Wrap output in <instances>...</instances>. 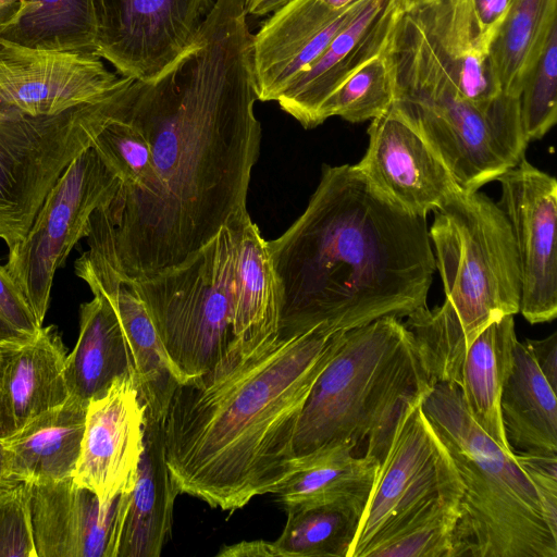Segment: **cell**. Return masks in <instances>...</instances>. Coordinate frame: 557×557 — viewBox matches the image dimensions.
<instances>
[{
  "label": "cell",
  "mask_w": 557,
  "mask_h": 557,
  "mask_svg": "<svg viewBox=\"0 0 557 557\" xmlns=\"http://www.w3.org/2000/svg\"><path fill=\"white\" fill-rule=\"evenodd\" d=\"M246 0H215L194 45L165 72L133 79L128 115L150 171L90 218L89 249L126 281L191 259L247 212L261 126Z\"/></svg>",
  "instance_id": "cell-1"
},
{
  "label": "cell",
  "mask_w": 557,
  "mask_h": 557,
  "mask_svg": "<svg viewBox=\"0 0 557 557\" xmlns=\"http://www.w3.org/2000/svg\"><path fill=\"white\" fill-rule=\"evenodd\" d=\"M344 332L235 338L210 370L178 384L161 424L180 493L228 511L275 494L296 471L300 411Z\"/></svg>",
  "instance_id": "cell-2"
},
{
  "label": "cell",
  "mask_w": 557,
  "mask_h": 557,
  "mask_svg": "<svg viewBox=\"0 0 557 557\" xmlns=\"http://www.w3.org/2000/svg\"><path fill=\"white\" fill-rule=\"evenodd\" d=\"M267 245L284 337L408 317L426 306L436 270L426 218L350 164L323 165L305 211Z\"/></svg>",
  "instance_id": "cell-3"
},
{
  "label": "cell",
  "mask_w": 557,
  "mask_h": 557,
  "mask_svg": "<svg viewBox=\"0 0 557 557\" xmlns=\"http://www.w3.org/2000/svg\"><path fill=\"white\" fill-rule=\"evenodd\" d=\"M434 212L429 236L446 299L412 312L404 323L431 379L457 385L475 337L519 312V260L505 212L485 194L460 188Z\"/></svg>",
  "instance_id": "cell-4"
},
{
  "label": "cell",
  "mask_w": 557,
  "mask_h": 557,
  "mask_svg": "<svg viewBox=\"0 0 557 557\" xmlns=\"http://www.w3.org/2000/svg\"><path fill=\"white\" fill-rule=\"evenodd\" d=\"M433 381L413 334L387 315L344 332L300 411L295 461L319 449L348 444L355 454L383 460L405 408Z\"/></svg>",
  "instance_id": "cell-5"
},
{
  "label": "cell",
  "mask_w": 557,
  "mask_h": 557,
  "mask_svg": "<svg viewBox=\"0 0 557 557\" xmlns=\"http://www.w3.org/2000/svg\"><path fill=\"white\" fill-rule=\"evenodd\" d=\"M394 73L392 110L408 123L465 190L496 181L524 157L519 97L487 106L466 99L416 21L400 10L387 42Z\"/></svg>",
  "instance_id": "cell-6"
},
{
  "label": "cell",
  "mask_w": 557,
  "mask_h": 557,
  "mask_svg": "<svg viewBox=\"0 0 557 557\" xmlns=\"http://www.w3.org/2000/svg\"><path fill=\"white\" fill-rule=\"evenodd\" d=\"M421 407L462 482L457 557H557L533 483L472 419L459 387L433 382Z\"/></svg>",
  "instance_id": "cell-7"
},
{
  "label": "cell",
  "mask_w": 557,
  "mask_h": 557,
  "mask_svg": "<svg viewBox=\"0 0 557 557\" xmlns=\"http://www.w3.org/2000/svg\"><path fill=\"white\" fill-rule=\"evenodd\" d=\"M248 211L183 264L128 281L143 300L178 384L210 370L235 339L237 249Z\"/></svg>",
  "instance_id": "cell-8"
},
{
  "label": "cell",
  "mask_w": 557,
  "mask_h": 557,
  "mask_svg": "<svg viewBox=\"0 0 557 557\" xmlns=\"http://www.w3.org/2000/svg\"><path fill=\"white\" fill-rule=\"evenodd\" d=\"M120 95L45 119L0 120V239H23L63 170L91 147L113 117Z\"/></svg>",
  "instance_id": "cell-9"
},
{
  "label": "cell",
  "mask_w": 557,
  "mask_h": 557,
  "mask_svg": "<svg viewBox=\"0 0 557 557\" xmlns=\"http://www.w3.org/2000/svg\"><path fill=\"white\" fill-rule=\"evenodd\" d=\"M121 184L92 147L85 149L63 170L23 239L9 250L4 267L41 325L57 270L88 236L92 213L112 201Z\"/></svg>",
  "instance_id": "cell-10"
},
{
  "label": "cell",
  "mask_w": 557,
  "mask_h": 557,
  "mask_svg": "<svg viewBox=\"0 0 557 557\" xmlns=\"http://www.w3.org/2000/svg\"><path fill=\"white\" fill-rule=\"evenodd\" d=\"M422 396L412 400L397 421L348 557H363L431 500L462 497V482L422 410Z\"/></svg>",
  "instance_id": "cell-11"
},
{
  "label": "cell",
  "mask_w": 557,
  "mask_h": 557,
  "mask_svg": "<svg viewBox=\"0 0 557 557\" xmlns=\"http://www.w3.org/2000/svg\"><path fill=\"white\" fill-rule=\"evenodd\" d=\"M97 55L123 77L147 82L195 42L212 0H95Z\"/></svg>",
  "instance_id": "cell-12"
},
{
  "label": "cell",
  "mask_w": 557,
  "mask_h": 557,
  "mask_svg": "<svg viewBox=\"0 0 557 557\" xmlns=\"http://www.w3.org/2000/svg\"><path fill=\"white\" fill-rule=\"evenodd\" d=\"M125 79L97 55L0 42V120L58 116L103 100Z\"/></svg>",
  "instance_id": "cell-13"
},
{
  "label": "cell",
  "mask_w": 557,
  "mask_h": 557,
  "mask_svg": "<svg viewBox=\"0 0 557 557\" xmlns=\"http://www.w3.org/2000/svg\"><path fill=\"white\" fill-rule=\"evenodd\" d=\"M496 181L519 260V311L531 324L550 322L557 315L556 178L523 157Z\"/></svg>",
  "instance_id": "cell-14"
},
{
  "label": "cell",
  "mask_w": 557,
  "mask_h": 557,
  "mask_svg": "<svg viewBox=\"0 0 557 557\" xmlns=\"http://www.w3.org/2000/svg\"><path fill=\"white\" fill-rule=\"evenodd\" d=\"M146 407L132 377L113 382L89 400L73 480L94 492L101 506L132 491L144 451Z\"/></svg>",
  "instance_id": "cell-15"
},
{
  "label": "cell",
  "mask_w": 557,
  "mask_h": 557,
  "mask_svg": "<svg viewBox=\"0 0 557 557\" xmlns=\"http://www.w3.org/2000/svg\"><path fill=\"white\" fill-rule=\"evenodd\" d=\"M364 156L355 164L384 196L426 218L460 187L424 139L392 109L372 119Z\"/></svg>",
  "instance_id": "cell-16"
},
{
  "label": "cell",
  "mask_w": 557,
  "mask_h": 557,
  "mask_svg": "<svg viewBox=\"0 0 557 557\" xmlns=\"http://www.w3.org/2000/svg\"><path fill=\"white\" fill-rule=\"evenodd\" d=\"M366 0L334 11L321 0H288L251 38L255 91L260 101H276L288 84L324 51Z\"/></svg>",
  "instance_id": "cell-17"
},
{
  "label": "cell",
  "mask_w": 557,
  "mask_h": 557,
  "mask_svg": "<svg viewBox=\"0 0 557 557\" xmlns=\"http://www.w3.org/2000/svg\"><path fill=\"white\" fill-rule=\"evenodd\" d=\"M398 0H366L324 51L276 100L305 128L320 125V109L351 74L386 47L400 12Z\"/></svg>",
  "instance_id": "cell-18"
},
{
  "label": "cell",
  "mask_w": 557,
  "mask_h": 557,
  "mask_svg": "<svg viewBox=\"0 0 557 557\" xmlns=\"http://www.w3.org/2000/svg\"><path fill=\"white\" fill-rule=\"evenodd\" d=\"M27 484L37 557H111L119 496L101 506L73 476Z\"/></svg>",
  "instance_id": "cell-19"
},
{
  "label": "cell",
  "mask_w": 557,
  "mask_h": 557,
  "mask_svg": "<svg viewBox=\"0 0 557 557\" xmlns=\"http://www.w3.org/2000/svg\"><path fill=\"white\" fill-rule=\"evenodd\" d=\"M74 270L91 292L104 294L112 302L128 342L132 380L146 416L162 422L178 382L143 300L128 281L90 249L75 260Z\"/></svg>",
  "instance_id": "cell-20"
},
{
  "label": "cell",
  "mask_w": 557,
  "mask_h": 557,
  "mask_svg": "<svg viewBox=\"0 0 557 557\" xmlns=\"http://www.w3.org/2000/svg\"><path fill=\"white\" fill-rule=\"evenodd\" d=\"M146 418L134 486L119 495L111 557H159L171 534L181 493L165 462L162 424Z\"/></svg>",
  "instance_id": "cell-21"
},
{
  "label": "cell",
  "mask_w": 557,
  "mask_h": 557,
  "mask_svg": "<svg viewBox=\"0 0 557 557\" xmlns=\"http://www.w3.org/2000/svg\"><path fill=\"white\" fill-rule=\"evenodd\" d=\"M66 357L55 325H42L27 343L0 346L2 438L69 399Z\"/></svg>",
  "instance_id": "cell-22"
},
{
  "label": "cell",
  "mask_w": 557,
  "mask_h": 557,
  "mask_svg": "<svg viewBox=\"0 0 557 557\" xmlns=\"http://www.w3.org/2000/svg\"><path fill=\"white\" fill-rule=\"evenodd\" d=\"M407 11L466 99L487 106L502 94L471 0H430Z\"/></svg>",
  "instance_id": "cell-23"
},
{
  "label": "cell",
  "mask_w": 557,
  "mask_h": 557,
  "mask_svg": "<svg viewBox=\"0 0 557 557\" xmlns=\"http://www.w3.org/2000/svg\"><path fill=\"white\" fill-rule=\"evenodd\" d=\"M94 298L79 307V334L65 361L70 397L84 404L102 396L113 382L132 377L128 342L109 298L92 292Z\"/></svg>",
  "instance_id": "cell-24"
},
{
  "label": "cell",
  "mask_w": 557,
  "mask_h": 557,
  "mask_svg": "<svg viewBox=\"0 0 557 557\" xmlns=\"http://www.w3.org/2000/svg\"><path fill=\"white\" fill-rule=\"evenodd\" d=\"M87 405L69 397L10 436L1 438L11 473L20 482L73 476L81 453Z\"/></svg>",
  "instance_id": "cell-25"
},
{
  "label": "cell",
  "mask_w": 557,
  "mask_h": 557,
  "mask_svg": "<svg viewBox=\"0 0 557 557\" xmlns=\"http://www.w3.org/2000/svg\"><path fill=\"white\" fill-rule=\"evenodd\" d=\"M500 417L513 453H557V399L525 343L517 341L503 385Z\"/></svg>",
  "instance_id": "cell-26"
},
{
  "label": "cell",
  "mask_w": 557,
  "mask_h": 557,
  "mask_svg": "<svg viewBox=\"0 0 557 557\" xmlns=\"http://www.w3.org/2000/svg\"><path fill=\"white\" fill-rule=\"evenodd\" d=\"M380 461L357 456L348 444L319 449L296 460V471L275 493L285 507L352 504L366 507Z\"/></svg>",
  "instance_id": "cell-27"
},
{
  "label": "cell",
  "mask_w": 557,
  "mask_h": 557,
  "mask_svg": "<svg viewBox=\"0 0 557 557\" xmlns=\"http://www.w3.org/2000/svg\"><path fill=\"white\" fill-rule=\"evenodd\" d=\"M97 33L95 0H20L0 23L1 44L46 52L97 55Z\"/></svg>",
  "instance_id": "cell-28"
},
{
  "label": "cell",
  "mask_w": 557,
  "mask_h": 557,
  "mask_svg": "<svg viewBox=\"0 0 557 557\" xmlns=\"http://www.w3.org/2000/svg\"><path fill=\"white\" fill-rule=\"evenodd\" d=\"M517 341L512 314L487 325L469 346L457 383L472 419L502 448L510 451L499 400L513 363Z\"/></svg>",
  "instance_id": "cell-29"
},
{
  "label": "cell",
  "mask_w": 557,
  "mask_h": 557,
  "mask_svg": "<svg viewBox=\"0 0 557 557\" xmlns=\"http://www.w3.org/2000/svg\"><path fill=\"white\" fill-rule=\"evenodd\" d=\"M278 294L267 240L249 214L237 249L234 335L253 341L278 333Z\"/></svg>",
  "instance_id": "cell-30"
},
{
  "label": "cell",
  "mask_w": 557,
  "mask_h": 557,
  "mask_svg": "<svg viewBox=\"0 0 557 557\" xmlns=\"http://www.w3.org/2000/svg\"><path fill=\"white\" fill-rule=\"evenodd\" d=\"M557 24V0H512L488 48L500 91L519 97L522 82Z\"/></svg>",
  "instance_id": "cell-31"
},
{
  "label": "cell",
  "mask_w": 557,
  "mask_h": 557,
  "mask_svg": "<svg viewBox=\"0 0 557 557\" xmlns=\"http://www.w3.org/2000/svg\"><path fill=\"white\" fill-rule=\"evenodd\" d=\"M285 508L286 524L273 542L277 557H348L363 507L325 504Z\"/></svg>",
  "instance_id": "cell-32"
},
{
  "label": "cell",
  "mask_w": 557,
  "mask_h": 557,
  "mask_svg": "<svg viewBox=\"0 0 557 557\" xmlns=\"http://www.w3.org/2000/svg\"><path fill=\"white\" fill-rule=\"evenodd\" d=\"M460 498L431 500L372 545L363 557H457Z\"/></svg>",
  "instance_id": "cell-33"
},
{
  "label": "cell",
  "mask_w": 557,
  "mask_h": 557,
  "mask_svg": "<svg viewBox=\"0 0 557 557\" xmlns=\"http://www.w3.org/2000/svg\"><path fill=\"white\" fill-rule=\"evenodd\" d=\"M394 100V73L387 45L337 87L320 109L319 122L339 116L351 123L386 113Z\"/></svg>",
  "instance_id": "cell-34"
},
{
  "label": "cell",
  "mask_w": 557,
  "mask_h": 557,
  "mask_svg": "<svg viewBox=\"0 0 557 557\" xmlns=\"http://www.w3.org/2000/svg\"><path fill=\"white\" fill-rule=\"evenodd\" d=\"M132 82L133 78L126 84L115 114L91 145L121 181V191L134 190L143 184L150 171L151 160L148 141L128 115Z\"/></svg>",
  "instance_id": "cell-35"
},
{
  "label": "cell",
  "mask_w": 557,
  "mask_h": 557,
  "mask_svg": "<svg viewBox=\"0 0 557 557\" xmlns=\"http://www.w3.org/2000/svg\"><path fill=\"white\" fill-rule=\"evenodd\" d=\"M522 128L527 140L541 139L557 120V24L525 75L519 92Z\"/></svg>",
  "instance_id": "cell-36"
},
{
  "label": "cell",
  "mask_w": 557,
  "mask_h": 557,
  "mask_svg": "<svg viewBox=\"0 0 557 557\" xmlns=\"http://www.w3.org/2000/svg\"><path fill=\"white\" fill-rule=\"evenodd\" d=\"M0 557H37L27 482L0 496Z\"/></svg>",
  "instance_id": "cell-37"
},
{
  "label": "cell",
  "mask_w": 557,
  "mask_h": 557,
  "mask_svg": "<svg viewBox=\"0 0 557 557\" xmlns=\"http://www.w3.org/2000/svg\"><path fill=\"white\" fill-rule=\"evenodd\" d=\"M513 456L533 483L546 522L557 535V453H513Z\"/></svg>",
  "instance_id": "cell-38"
},
{
  "label": "cell",
  "mask_w": 557,
  "mask_h": 557,
  "mask_svg": "<svg viewBox=\"0 0 557 557\" xmlns=\"http://www.w3.org/2000/svg\"><path fill=\"white\" fill-rule=\"evenodd\" d=\"M0 314L29 336H35L42 326L4 265H0Z\"/></svg>",
  "instance_id": "cell-39"
},
{
  "label": "cell",
  "mask_w": 557,
  "mask_h": 557,
  "mask_svg": "<svg viewBox=\"0 0 557 557\" xmlns=\"http://www.w3.org/2000/svg\"><path fill=\"white\" fill-rule=\"evenodd\" d=\"M533 358L547 380L550 387L557 389V333L554 332L543 339H527L524 342Z\"/></svg>",
  "instance_id": "cell-40"
},
{
  "label": "cell",
  "mask_w": 557,
  "mask_h": 557,
  "mask_svg": "<svg viewBox=\"0 0 557 557\" xmlns=\"http://www.w3.org/2000/svg\"><path fill=\"white\" fill-rule=\"evenodd\" d=\"M512 0H471L483 33L493 39Z\"/></svg>",
  "instance_id": "cell-41"
},
{
  "label": "cell",
  "mask_w": 557,
  "mask_h": 557,
  "mask_svg": "<svg viewBox=\"0 0 557 557\" xmlns=\"http://www.w3.org/2000/svg\"><path fill=\"white\" fill-rule=\"evenodd\" d=\"M216 556L221 557H277L273 542L263 540L243 541L230 546H223Z\"/></svg>",
  "instance_id": "cell-42"
},
{
  "label": "cell",
  "mask_w": 557,
  "mask_h": 557,
  "mask_svg": "<svg viewBox=\"0 0 557 557\" xmlns=\"http://www.w3.org/2000/svg\"><path fill=\"white\" fill-rule=\"evenodd\" d=\"M35 336H29L25 333L17 331L0 314V345L24 344L34 338Z\"/></svg>",
  "instance_id": "cell-43"
},
{
  "label": "cell",
  "mask_w": 557,
  "mask_h": 557,
  "mask_svg": "<svg viewBox=\"0 0 557 557\" xmlns=\"http://www.w3.org/2000/svg\"><path fill=\"white\" fill-rule=\"evenodd\" d=\"M21 482L10 471L5 450L0 438V496L17 486Z\"/></svg>",
  "instance_id": "cell-44"
},
{
  "label": "cell",
  "mask_w": 557,
  "mask_h": 557,
  "mask_svg": "<svg viewBox=\"0 0 557 557\" xmlns=\"http://www.w3.org/2000/svg\"><path fill=\"white\" fill-rule=\"evenodd\" d=\"M288 0H263L252 12L251 15L262 16L274 12Z\"/></svg>",
  "instance_id": "cell-45"
},
{
  "label": "cell",
  "mask_w": 557,
  "mask_h": 557,
  "mask_svg": "<svg viewBox=\"0 0 557 557\" xmlns=\"http://www.w3.org/2000/svg\"><path fill=\"white\" fill-rule=\"evenodd\" d=\"M331 10L339 11L358 0H321Z\"/></svg>",
  "instance_id": "cell-46"
},
{
  "label": "cell",
  "mask_w": 557,
  "mask_h": 557,
  "mask_svg": "<svg viewBox=\"0 0 557 557\" xmlns=\"http://www.w3.org/2000/svg\"><path fill=\"white\" fill-rule=\"evenodd\" d=\"M430 0H398L401 10L410 9L417 4L428 2Z\"/></svg>",
  "instance_id": "cell-47"
},
{
  "label": "cell",
  "mask_w": 557,
  "mask_h": 557,
  "mask_svg": "<svg viewBox=\"0 0 557 557\" xmlns=\"http://www.w3.org/2000/svg\"><path fill=\"white\" fill-rule=\"evenodd\" d=\"M263 0H246V11L247 14H252L255 9L262 2Z\"/></svg>",
  "instance_id": "cell-48"
},
{
  "label": "cell",
  "mask_w": 557,
  "mask_h": 557,
  "mask_svg": "<svg viewBox=\"0 0 557 557\" xmlns=\"http://www.w3.org/2000/svg\"><path fill=\"white\" fill-rule=\"evenodd\" d=\"M0 346H1V345H0ZM0 438H2L1 418H0Z\"/></svg>",
  "instance_id": "cell-49"
}]
</instances>
